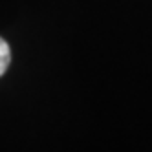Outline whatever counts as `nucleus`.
Masks as SVG:
<instances>
[{"label":"nucleus","mask_w":152,"mask_h":152,"mask_svg":"<svg viewBox=\"0 0 152 152\" xmlns=\"http://www.w3.org/2000/svg\"><path fill=\"white\" fill-rule=\"evenodd\" d=\"M9 62H11V50H9V44L0 37V77L7 72Z\"/></svg>","instance_id":"nucleus-1"}]
</instances>
